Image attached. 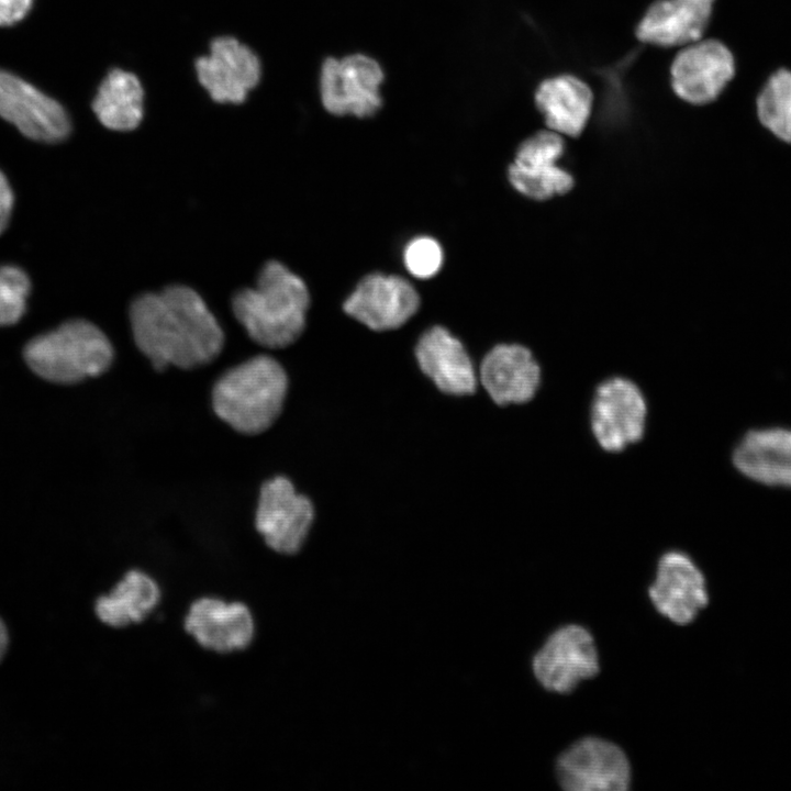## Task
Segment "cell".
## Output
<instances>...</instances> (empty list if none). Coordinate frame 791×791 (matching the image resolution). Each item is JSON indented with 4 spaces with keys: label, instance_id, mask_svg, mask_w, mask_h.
I'll return each instance as SVG.
<instances>
[{
    "label": "cell",
    "instance_id": "6da1fadb",
    "mask_svg": "<svg viewBox=\"0 0 791 791\" xmlns=\"http://www.w3.org/2000/svg\"><path fill=\"white\" fill-rule=\"evenodd\" d=\"M135 344L158 371L192 369L213 361L224 333L202 298L186 286L138 297L130 310Z\"/></svg>",
    "mask_w": 791,
    "mask_h": 791
},
{
    "label": "cell",
    "instance_id": "7a4b0ae2",
    "mask_svg": "<svg viewBox=\"0 0 791 791\" xmlns=\"http://www.w3.org/2000/svg\"><path fill=\"white\" fill-rule=\"evenodd\" d=\"M309 303L304 281L272 260L263 267L254 288L234 296L232 308L254 342L267 348H283L302 334Z\"/></svg>",
    "mask_w": 791,
    "mask_h": 791
},
{
    "label": "cell",
    "instance_id": "3957f363",
    "mask_svg": "<svg viewBox=\"0 0 791 791\" xmlns=\"http://www.w3.org/2000/svg\"><path fill=\"white\" fill-rule=\"evenodd\" d=\"M288 377L272 357H253L223 374L212 391L215 414L236 432L257 435L281 413Z\"/></svg>",
    "mask_w": 791,
    "mask_h": 791
},
{
    "label": "cell",
    "instance_id": "277c9868",
    "mask_svg": "<svg viewBox=\"0 0 791 791\" xmlns=\"http://www.w3.org/2000/svg\"><path fill=\"white\" fill-rule=\"evenodd\" d=\"M24 357L40 377L75 383L107 371L113 361V347L92 323L71 320L30 341Z\"/></svg>",
    "mask_w": 791,
    "mask_h": 791
},
{
    "label": "cell",
    "instance_id": "5b68a950",
    "mask_svg": "<svg viewBox=\"0 0 791 791\" xmlns=\"http://www.w3.org/2000/svg\"><path fill=\"white\" fill-rule=\"evenodd\" d=\"M647 413L646 398L632 379L606 378L598 385L591 399V433L603 450L622 452L643 438Z\"/></svg>",
    "mask_w": 791,
    "mask_h": 791
},
{
    "label": "cell",
    "instance_id": "8992f818",
    "mask_svg": "<svg viewBox=\"0 0 791 791\" xmlns=\"http://www.w3.org/2000/svg\"><path fill=\"white\" fill-rule=\"evenodd\" d=\"M383 79L380 64L366 54L328 57L320 70L322 104L334 115L371 116L382 105Z\"/></svg>",
    "mask_w": 791,
    "mask_h": 791
},
{
    "label": "cell",
    "instance_id": "52a82bcc",
    "mask_svg": "<svg viewBox=\"0 0 791 791\" xmlns=\"http://www.w3.org/2000/svg\"><path fill=\"white\" fill-rule=\"evenodd\" d=\"M532 670L545 690L559 694L572 692L600 670L592 634L579 624L559 626L533 656Z\"/></svg>",
    "mask_w": 791,
    "mask_h": 791
},
{
    "label": "cell",
    "instance_id": "ba28073f",
    "mask_svg": "<svg viewBox=\"0 0 791 791\" xmlns=\"http://www.w3.org/2000/svg\"><path fill=\"white\" fill-rule=\"evenodd\" d=\"M556 779L567 791H626L631 762L615 743L595 736L576 740L557 758Z\"/></svg>",
    "mask_w": 791,
    "mask_h": 791
},
{
    "label": "cell",
    "instance_id": "9c48e42d",
    "mask_svg": "<svg viewBox=\"0 0 791 791\" xmlns=\"http://www.w3.org/2000/svg\"><path fill=\"white\" fill-rule=\"evenodd\" d=\"M313 520L311 501L297 493L286 477H275L261 486L255 524L272 550L286 555L299 552Z\"/></svg>",
    "mask_w": 791,
    "mask_h": 791
},
{
    "label": "cell",
    "instance_id": "30bf717a",
    "mask_svg": "<svg viewBox=\"0 0 791 791\" xmlns=\"http://www.w3.org/2000/svg\"><path fill=\"white\" fill-rule=\"evenodd\" d=\"M735 74L728 47L714 38L683 46L670 66L675 93L691 104H706L722 93Z\"/></svg>",
    "mask_w": 791,
    "mask_h": 791
},
{
    "label": "cell",
    "instance_id": "8fae6325",
    "mask_svg": "<svg viewBox=\"0 0 791 791\" xmlns=\"http://www.w3.org/2000/svg\"><path fill=\"white\" fill-rule=\"evenodd\" d=\"M564 152L561 134L548 129L536 132L519 146L508 170L510 183L521 194L538 201L567 193L575 181L558 165Z\"/></svg>",
    "mask_w": 791,
    "mask_h": 791
},
{
    "label": "cell",
    "instance_id": "7c38bea8",
    "mask_svg": "<svg viewBox=\"0 0 791 791\" xmlns=\"http://www.w3.org/2000/svg\"><path fill=\"white\" fill-rule=\"evenodd\" d=\"M648 595L656 611L678 625L692 623L709 603L702 571L688 554L678 549L660 556Z\"/></svg>",
    "mask_w": 791,
    "mask_h": 791
},
{
    "label": "cell",
    "instance_id": "4fadbf2b",
    "mask_svg": "<svg viewBox=\"0 0 791 791\" xmlns=\"http://www.w3.org/2000/svg\"><path fill=\"white\" fill-rule=\"evenodd\" d=\"M0 116L34 141L56 143L70 132L65 109L20 77L0 69Z\"/></svg>",
    "mask_w": 791,
    "mask_h": 791
},
{
    "label": "cell",
    "instance_id": "5bb4252c",
    "mask_svg": "<svg viewBox=\"0 0 791 791\" xmlns=\"http://www.w3.org/2000/svg\"><path fill=\"white\" fill-rule=\"evenodd\" d=\"M419 307L420 296L408 280L379 272L361 279L343 304L349 316L374 331L402 326Z\"/></svg>",
    "mask_w": 791,
    "mask_h": 791
},
{
    "label": "cell",
    "instance_id": "9a60e30c",
    "mask_svg": "<svg viewBox=\"0 0 791 791\" xmlns=\"http://www.w3.org/2000/svg\"><path fill=\"white\" fill-rule=\"evenodd\" d=\"M185 631L202 648L218 654L246 649L255 637V620L250 609L241 601L202 597L189 606Z\"/></svg>",
    "mask_w": 791,
    "mask_h": 791
},
{
    "label": "cell",
    "instance_id": "2e32d148",
    "mask_svg": "<svg viewBox=\"0 0 791 791\" xmlns=\"http://www.w3.org/2000/svg\"><path fill=\"white\" fill-rule=\"evenodd\" d=\"M200 83L216 102L242 103L259 81L260 62L246 45L231 36L212 41L210 55L196 60Z\"/></svg>",
    "mask_w": 791,
    "mask_h": 791
},
{
    "label": "cell",
    "instance_id": "e0dca14e",
    "mask_svg": "<svg viewBox=\"0 0 791 791\" xmlns=\"http://www.w3.org/2000/svg\"><path fill=\"white\" fill-rule=\"evenodd\" d=\"M478 380L495 404H522L536 396L542 369L527 347L499 344L481 360Z\"/></svg>",
    "mask_w": 791,
    "mask_h": 791
},
{
    "label": "cell",
    "instance_id": "ac0fdd59",
    "mask_svg": "<svg viewBox=\"0 0 791 791\" xmlns=\"http://www.w3.org/2000/svg\"><path fill=\"white\" fill-rule=\"evenodd\" d=\"M714 0H657L635 30L642 43L660 47L687 46L702 40Z\"/></svg>",
    "mask_w": 791,
    "mask_h": 791
},
{
    "label": "cell",
    "instance_id": "d6986e66",
    "mask_svg": "<svg viewBox=\"0 0 791 791\" xmlns=\"http://www.w3.org/2000/svg\"><path fill=\"white\" fill-rule=\"evenodd\" d=\"M415 357L421 370L444 393L471 394L478 386V375L459 339L445 327L436 325L425 331L416 346Z\"/></svg>",
    "mask_w": 791,
    "mask_h": 791
},
{
    "label": "cell",
    "instance_id": "ffe728a7",
    "mask_svg": "<svg viewBox=\"0 0 791 791\" xmlns=\"http://www.w3.org/2000/svg\"><path fill=\"white\" fill-rule=\"evenodd\" d=\"M733 461L742 474L755 481L791 488V430L748 432L735 448Z\"/></svg>",
    "mask_w": 791,
    "mask_h": 791
},
{
    "label": "cell",
    "instance_id": "44dd1931",
    "mask_svg": "<svg viewBox=\"0 0 791 791\" xmlns=\"http://www.w3.org/2000/svg\"><path fill=\"white\" fill-rule=\"evenodd\" d=\"M534 99L548 130L577 137L588 123L593 93L579 78L559 75L543 80Z\"/></svg>",
    "mask_w": 791,
    "mask_h": 791
},
{
    "label": "cell",
    "instance_id": "7402d4cb",
    "mask_svg": "<svg viewBox=\"0 0 791 791\" xmlns=\"http://www.w3.org/2000/svg\"><path fill=\"white\" fill-rule=\"evenodd\" d=\"M160 599L161 590L157 581L142 570L133 569L110 592L96 600L94 612L103 624L122 628L147 619Z\"/></svg>",
    "mask_w": 791,
    "mask_h": 791
},
{
    "label": "cell",
    "instance_id": "603a6c76",
    "mask_svg": "<svg viewBox=\"0 0 791 791\" xmlns=\"http://www.w3.org/2000/svg\"><path fill=\"white\" fill-rule=\"evenodd\" d=\"M143 98V88L135 75L112 69L101 82L92 109L105 127L131 131L142 121Z\"/></svg>",
    "mask_w": 791,
    "mask_h": 791
},
{
    "label": "cell",
    "instance_id": "cb8c5ba5",
    "mask_svg": "<svg viewBox=\"0 0 791 791\" xmlns=\"http://www.w3.org/2000/svg\"><path fill=\"white\" fill-rule=\"evenodd\" d=\"M758 118L778 138L791 143V70L773 73L757 99Z\"/></svg>",
    "mask_w": 791,
    "mask_h": 791
},
{
    "label": "cell",
    "instance_id": "d4e9b609",
    "mask_svg": "<svg viewBox=\"0 0 791 791\" xmlns=\"http://www.w3.org/2000/svg\"><path fill=\"white\" fill-rule=\"evenodd\" d=\"M31 290L27 275L15 266H0V326L16 323Z\"/></svg>",
    "mask_w": 791,
    "mask_h": 791
},
{
    "label": "cell",
    "instance_id": "484cf974",
    "mask_svg": "<svg viewBox=\"0 0 791 791\" xmlns=\"http://www.w3.org/2000/svg\"><path fill=\"white\" fill-rule=\"evenodd\" d=\"M443 249L439 243L428 236L411 239L403 253L408 271L420 279H428L436 275L443 265Z\"/></svg>",
    "mask_w": 791,
    "mask_h": 791
},
{
    "label": "cell",
    "instance_id": "4316f807",
    "mask_svg": "<svg viewBox=\"0 0 791 791\" xmlns=\"http://www.w3.org/2000/svg\"><path fill=\"white\" fill-rule=\"evenodd\" d=\"M33 0H0V26L18 23L26 16Z\"/></svg>",
    "mask_w": 791,
    "mask_h": 791
},
{
    "label": "cell",
    "instance_id": "83f0119b",
    "mask_svg": "<svg viewBox=\"0 0 791 791\" xmlns=\"http://www.w3.org/2000/svg\"><path fill=\"white\" fill-rule=\"evenodd\" d=\"M13 192L5 176L0 171V234L4 231L13 209Z\"/></svg>",
    "mask_w": 791,
    "mask_h": 791
},
{
    "label": "cell",
    "instance_id": "f1b7e54d",
    "mask_svg": "<svg viewBox=\"0 0 791 791\" xmlns=\"http://www.w3.org/2000/svg\"><path fill=\"white\" fill-rule=\"evenodd\" d=\"M8 642H9L8 632H7L4 623L0 619V659L2 658V656L4 655V653L7 650Z\"/></svg>",
    "mask_w": 791,
    "mask_h": 791
}]
</instances>
